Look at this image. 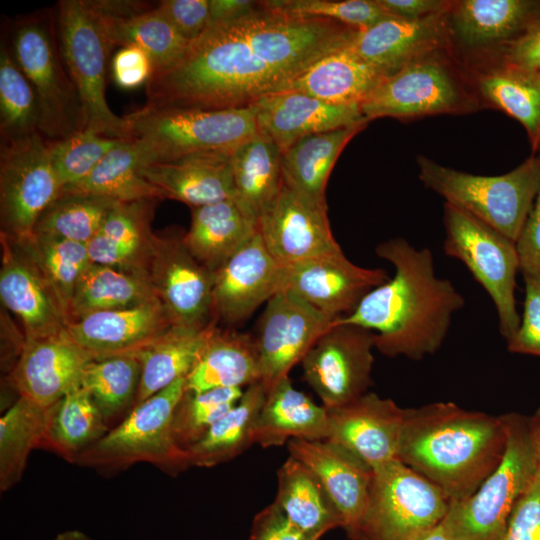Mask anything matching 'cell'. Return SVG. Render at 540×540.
Masks as SVG:
<instances>
[{
    "label": "cell",
    "instance_id": "obj_1",
    "mask_svg": "<svg viewBox=\"0 0 540 540\" xmlns=\"http://www.w3.org/2000/svg\"><path fill=\"white\" fill-rule=\"evenodd\" d=\"M359 30L258 6L208 26L172 67L152 74L144 107H245L283 90L323 57L351 44Z\"/></svg>",
    "mask_w": 540,
    "mask_h": 540
},
{
    "label": "cell",
    "instance_id": "obj_2",
    "mask_svg": "<svg viewBox=\"0 0 540 540\" xmlns=\"http://www.w3.org/2000/svg\"><path fill=\"white\" fill-rule=\"evenodd\" d=\"M375 252L394 266V276L367 293L350 315L334 322L373 331L375 348L388 357L421 360L434 354L453 315L464 307V297L450 280L436 276L428 248L392 238Z\"/></svg>",
    "mask_w": 540,
    "mask_h": 540
},
{
    "label": "cell",
    "instance_id": "obj_3",
    "mask_svg": "<svg viewBox=\"0 0 540 540\" xmlns=\"http://www.w3.org/2000/svg\"><path fill=\"white\" fill-rule=\"evenodd\" d=\"M505 414L435 402L404 408L398 459L437 486L450 502L470 497L500 463Z\"/></svg>",
    "mask_w": 540,
    "mask_h": 540
},
{
    "label": "cell",
    "instance_id": "obj_4",
    "mask_svg": "<svg viewBox=\"0 0 540 540\" xmlns=\"http://www.w3.org/2000/svg\"><path fill=\"white\" fill-rule=\"evenodd\" d=\"M127 140L141 165L202 152L232 151L258 133L250 106L223 109L142 107L128 115Z\"/></svg>",
    "mask_w": 540,
    "mask_h": 540
},
{
    "label": "cell",
    "instance_id": "obj_5",
    "mask_svg": "<svg viewBox=\"0 0 540 540\" xmlns=\"http://www.w3.org/2000/svg\"><path fill=\"white\" fill-rule=\"evenodd\" d=\"M424 186L516 242L540 189V157L498 176L474 175L418 156Z\"/></svg>",
    "mask_w": 540,
    "mask_h": 540
},
{
    "label": "cell",
    "instance_id": "obj_6",
    "mask_svg": "<svg viewBox=\"0 0 540 540\" xmlns=\"http://www.w3.org/2000/svg\"><path fill=\"white\" fill-rule=\"evenodd\" d=\"M479 108L471 76L451 46L427 54L386 77L360 104L369 122L376 118L409 119L465 114Z\"/></svg>",
    "mask_w": 540,
    "mask_h": 540
},
{
    "label": "cell",
    "instance_id": "obj_7",
    "mask_svg": "<svg viewBox=\"0 0 540 540\" xmlns=\"http://www.w3.org/2000/svg\"><path fill=\"white\" fill-rule=\"evenodd\" d=\"M507 443L498 466L467 499L450 502L445 521L456 540H499L538 470L530 417L505 414Z\"/></svg>",
    "mask_w": 540,
    "mask_h": 540
},
{
    "label": "cell",
    "instance_id": "obj_8",
    "mask_svg": "<svg viewBox=\"0 0 540 540\" xmlns=\"http://www.w3.org/2000/svg\"><path fill=\"white\" fill-rule=\"evenodd\" d=\"M185 390L186 377H182L133 407L74 463L107 472L138 462L151 463L170 474L187 469L186 449L178 443L173 428L174 413Z\"/></svg>",
    "mask_w": 540,
    "mask_h": 540
},
{
    "label": "cell",
    "instance_id": "obj_9",
    "mask_svg": "<svg viewBox=\"0 0 540 540\" xmlns=\"http://www.w3.org/2000/svg\"><path fill=\"white\" fill-rule=\"evenodd\" d=\"M449 505L442 490L395 459L373 469L365 510L346 533L350 540H417Z\"/></svg>",
    "mask_w": 540,
    "mask_h": 540
},
{
    "label": "cell",
    "instance_id": "obj_10",
    "mask_svg": "<svg viewBox=\"0 0 540 540\" xmlns=\"http://www.w3.org/2000/svg\"><path fill=\"white\" fill-rule=\"evenodd\" d=\"M59 49L76 89L83 127L102 135L127 140V121L112 112L105 96L110 45L101 24L86 0L58 4Z\"/></svg>",
    "mask_w": 540,
    "mask_h": 540
},
{
    "label": "cell",
    "instance_id": "obj_11",
    "mask_svg": "<svg viewBox=\"0 0 540 540\" xmlns=\"http://www.w3.org/2000/svg\"><path fill=\"white\" fill-rule=\"evenodd\" d=\"M444 251L461 261L488 293L497 311L499 330L508 342L520 319L516 307V275L520 271L515 241L471 214L444 204Z\"/></svg>",
    "mask_w": 540,
    "mask_h": 540
},
{
    "label": "cell",
    "instance_id": "obj_12",
    "mask_svg": "<svg viewBox=\"0 0 540 540\" xmlns=\"http://www.w3.org/2000/svg\"><path fill=\"white\" fill-rule=\"evenodd\" d=\"M0 156L1 234L33 235L45 210L61 195L48 141L40 132L2 142Z\"/></svg>",
    "mask_w": 540,
    "mask_h": 540
},
{
    "label": "cell",
    "instance_id": "obj_13",
    "mask_svg": "<svg viewBox=\"0 0 540 540\" xmlns=\"http://www.w3.org/2000/svg\"><path fill=\"white\" fill-rule=\"evenodd\" d=\"M52 30L43 20L21 22L14 30L11 53L37 96L39 132L55 141L83 129L80 101L60 63Z\"/></svg>",
    "mask_w": 540,
    "mask_h": 540
},
{
    "label": "cell",
    "instance_id": "obj_14",
    "mask_svg": "<svg viewBox=\"0 0 540 540\" xmlns=\"http://www.w3.org/2000/svg\"><path fill=\"white\" fill-rule=\"evenodd\" d=\"M135 269L143 273L174 325L204 328L213 321V272L191 254L183 235L154 234Z\"/></svg>",
    "mask_w": 540,
    "mask_h": 540
},
{
    "label": "cell",
    "instance_id": "obj_15",
    "mask_svg": "<svg viewBox=\"0 0 540 540\" xmlns=\"http://www.w3.org/2000/svg\"><path fill=\"white\" fill-rule=\"evenodd\" d=\"M375 333L354 324L335 323L301 361L303 377L326 409L348 404L372 385Z\"/></svg>",
    "mask_w": 540,
    "mask_h": 540
},
{
    "label": "cell",
    "instance_id": "obj_16",
    "mask_svg": "<svg viewBox=\"0 0 540 540\" xmlns=\"http://www.w3.org/2000/svg\"><path fill=\"white\" fill-rule=\"evenodd\" d=\"M334 321L289 291H279L266 302L254 338L260 382L267 391L288 377Z\"/></svg>",
    "mask_w": 540,
    "mask_h": 540
},
{
    "label": "cell",
    "instance_id": "obj_17",
    "mask_svg": "<svg viewBox=\"0 0 540 540\" xmlns=\"http://www.w3.org/2000/svg\"><path fill=\"white\" fill-rule=\"evenodd\" d=\"M389 279L381 268L352 263L342 250L282 266L281 291H289L332 320L350 315Z\"/></svg>",
    "mask_w": 540,
    "mask_h": 540
},
{
    "label": "cell",
    "instance_id": "obj_18",
    "mask_svg": "<svg viewBox=\"0 0 540 540\" xmlns=\"http://www.w3.org/2000/svg\"><path fill=\"white\" fill-rule=\"evenodd\" d=\"M258 233L281 266L342 250L332 234L327 205L285 182L259 216Z\"/></svg>",
    "mask_w": 540,
    "mask_h": 540
},
{
    "label": "cell",
    "instance_id": "obj_19",
    "mask_svg": "<svg viewBox=\"0 0 540 540\" xmlns=\"http://www.w3.org/2000/svg\"><path fill=\"white\" fill-rule=\"evenodd\" d=\"M540 22V0H458L447 14L456 54H498Z\"/></svg>",
    "mask_w": 540,
    "mask_h": 540
},
{
    "label": "cell",
    "instance_id": "obj_20",
    "mask_svg": "<svg viewBox=\"0 0 540 540\" xmlns=\"http://www.w3.org/2000/svg\"><path fill=\"white\" fill-rule=\"evenodd\" d=\"M0 297L22 322L24 339L60 335L68 324L37 263L19 240L1 234Z\"/></svg>",
    "mask_w": 540,
    "mask_h": 540
},
{
    "label": "cell",
    "instance_id": "obj_21",
    "mask_svg": "<svg viewBox=\"0 0 540 540\" xmlns=\"http://www.w3.org/2000/svg\"><path fill=\"white\" fill-rule=\"evenodd\" d=\"M281 272L257 232L213 273L212 318L227 323L247 319L281 291Z\"/></svg>",
    "mask_w": 540,
    "mask_h": 540
},
{
    "label": "cell",
    "instance_id": "obj_22",
    "mask_svg": "<svg viewBox=\"0 0 540 540\" xmlns=\"http://www.w3.org/2000/svg\"><path fill=\"white\" fill-rule=\"evenodd\" d=\"M327 411V440L348 449L373 469L398 459L404 408L392 399L367 392Z\"/></svg>",
    "mask_w": 540,
    "mask_h": 540
},
{
    "label": "cell",
    "instance_id": "obj_23",
    "mask_svg": "<svg viewBox=\"0 0 540 540\" xmlns=\"http://www.w3.org/2000/svg\"><path fill=\"white\" fill-rule=\"evenodd\" d=\"M93 357L64 333L41 339H24L11 372L20 397L48 408L80 386Z\"/></svg>",
    "mask_w": 540,
    "mask_h": 540
},
{
    "label": "cell",
    "instance_id": "obj_24",
    "mask_svg": "<svg viewBox=\"0 0 540 540\" xmlns=\"http://www.w3.org/2000/svg\"><path fill=\"white\" fill-rule=\"evenodd\" d=\"M175 326L157 299L87 314L68 323L65 334L93 359L133 354Z\"/></svg>",
    "mask_w": 540,
    "mask_h": 540
},
{
    "label": "cell",
    "instance_id": "obj_25",
    "mask_svg": "<svg viewBox=\"0 0 540 540\" xmlns=\"http://www.w3.org/2000/svg\"><path fill=\"white\" fill-rule=\"evenodd\" d=\"M248 106L254 111L258 133L283 152L306 136L369 122L359 104H330L291 90L265 95Z\"/></svg>",
    "mask_w": 540,
    "mask_h": 540
},
{
    "label": "cell",
    "instance_id": "obj_26",
    "mask_svg": "<svg viewBox=\"0 0 540 540\" xmlns=\"http://www.w3.org/2000/svg\"><path fill=\"white\" fill-rule=\"evenodd\" d=\"M110 43L137 46L153 64V73L174 66L185 54V39L157 6L135 1H89Z\"/></svg>",
    "mask_w": 540,
    "mask_h": 540
},
{
    "label": "cell",
    "instance_id": "obj_27",
    "mask_svg": "<svg viewBox=\"0 0 540 540\" xmlns=\"http://www.w3.org/2000/svg\"><path fill=\"white\" fill-rule=\"evenodd\" d=\"M287 448L318 477L344 521V530L351 529L365 510L373 468L330 440L292 439Z\"/></svg>",
    "mask_w": 540,
    "mask_h": 540
},
{
    "label": "cell",
    "instance_id": "obj_28",
    "mask_svg": "<svg viewBox=\"0 0 540 540\" xmlns=\"http://www.w3.org/2000/svg\"><path fill=\"white\" fill-rule=\"evenodd\" d=\"M447 14L421 20L386 18L359 30L349 47L388 77L427 54L451 46Z\"/></svg>",
    "mask_w": 540,
    "mask_h": 540
},
{
    "label": "cell",
    "instance_id": "obj_29",
    "mask_svg": "<svg viewBox=\"0 0 540 540\" xmlns=\"http://www.w3.org/2000/svg\"><path fill=\"white\" fill-rule=\"evenodd\" d=\"M231 151L202 152L140 166V174L164 198L190 208L235 198Z\"/></svg>",
    "mask_w": 540,
    "mask_h": 540
},
{
    "label": "cell",
    "instance_id": "obj_30",
    "mask_svg": "<svg viewBox=\"0 0 540 540\" xmlns=\"http://www.w3.org/2000/svg\"><path fill=\"white\" fill-rule=\"evenodd\" d=\"M328 437L327 409L295 388L289 376L267 391L255 421L253 444L269 448L292 439L318 441Z\"/></svg>",
    "mask_w": 540,
    "mask_h": 540
},
{
    "label": "cell",
    "instance_id": "obj_31",
    "mask_svg": "<svg viewBox=\"0 0 540 540\" xmlns=\"http://www.w3.org/2000/svg\"><path fill=\"white\" fill-rule=\"evenodd\" d=\"M260 381L255 338L247 333L222 330L213 323L186 376V391L199 393L220 387L247 388Z\"/></svg>",
    "mask_w": 540,
    "mask_h": 540
},
{
    "label": "cell",
    "instance_id": "obj_32",
    "mask_svg": "<svg viewBox=\"0 0 540 540\" xmlns=\"http://www.w3.org/2000/svg\"><path fill=\"white\" fill-rule=\"evenodd\" d=\"M257 232L258 219L231 198L191 208L183 240L191 254L214 273Z\"/></svg>",
    "mask_w": 540,
    "mask_h": 540
},
{
    "label": "cell",
    "instance_id": "obj_33",
    "mask_svg": "<svg viewBox=\"0 0 540 540\" xmlns=\"http://www.w3.org/2000/svg\"><path fill=\"white\" fill-rule=\"evenodd\" d=\"M385 78L348 45L320 59L281 91L301 92L330 104L360 105Z\"/></svg>",
    "mask_w": 540,
    "mask_h": 540
},
{
    "label": "cell",
    "instance_id": "obj_34",
    "mask_svg": "<svg viewBox=\"0 0 540 540\" xmlns=\"http://www.w3.org/2000/svg\"><path fill=\"white\" fill-rule=\"evenodd\" d=\"M155 201L116 202L87 243L90 262L135 269L154 235L150 223Z\"/></svg>",
    "mask_w": 540,
    "mask_h": 540
},
{
    "label": "cell",
    "instance_id": "obj_35",
    "mask_svg": "<svg viewBox=\"0 0 540 540\" xmlns=\"http://www.w3.org/2000/svg\"><path fill=\"white\" fill-rule=\"evenodd\" d=\"M303 532L320 539L344 521L324 486L306 465L289 456L277 470L274 501Z\"/></svg>",
    "mask_w": 540,
    "mask_h": 540
},
{
    "label": "cell",
    "instance_id": "obj_36",
    "mask_svg": "<svg viewBox=\"0 0 540 540\" xmlns=\"http://www.w3.org/2000/svg\"><path fill=\"white\" fill-rule=\"evenodd\" d=\"M213 323L204 328L172 326L132 354L141 367L133 407L188 375Z\"/></svg>",
    "mask_w": 540,
    "mask_h": 540
},
{
    "label": "cell",
    "instance_id": "obj_37",
    "mask_svg": "<svg viewBox=\"0 0 540 540\" xmlns=\"http://www.w3.org/2000/svg\"><path fill=\"white\" fill-rule=\"evenodd\" d=\"M369 122L301 138L282 154L284 182L309 198L326 204L330 173L347 143Z\"/></svg>",
    "mask_w": 540,
    "mask_h": 540
},
{
    "label": "cell",
    "instance_id": "obj_38",
    "mask_svg": "<svg viewBox=\"0 0 540 540\" xmlns=\"http://www.w3.org/2000/svg\"><path fill=\"white\" fill-rule=\"evenodd\" d=\"M283 151L257 133L230 153L235 200L257 219L281 190Z\"/></svg>",
    "mask_w": 540,
    "mask_h": 540
},
{
    "label": "cell",
    "instance_id": "obj_39",
    "mask_svg": "<svg viewBox=\"0 0 540 540\" xmlns=\"http://www.w3.org/2000/svg\"><path fill=\"white\" fill-rule=\"evenodd\" d=\"M471 79L479 98L520 122L533 151L540 149V73L489 64Z\"/></svg>",
    "mask_w": 540,
    "mask_h": 540
},
{
    "label": "cell",
    "instance_id": "obj_40",
    "mask_svg": "<svg viewBox=\"0 0 540 540\" xmlns=\"http://www.w3.org/2000/svg\"><path fill=\"white\" fill-rule=\"evenodd\" d=\"M109 430L90 394L78 386L48 408L40 448L49 449L74 463Z\"/></svg>",
    "mask_w": 540,
    "mask_h": 540
},
{
    "label": "cell",
    "instance_id": "obj_41",
    "mask_svg": "<svg viewBox=\"0 0 540 540\" xmlns=\"http://www.w3.org/2000/svg\"><path fill=\"white\" fill-rule=\"evenodd\" d=\"M267 390L248 386L238 403L195 443L186 447L189 467H212L235 458L253 445V430Z\"/></svg>",
    "mask_w": 540,
    "mask_h": 540
},
{
    "label": "cell",
    "instance_id": "obj_42",
    "mask_svg": "<svg viewBox=\"0 0 540 540\" xmlns=\"http://www.w3.org/2000/svg\"><path fill=\"white\" fill-rule=\"evenodd\" d=\"M155 298L139 270L90 262L77 282L70 322L90 313L136 306Z\"/></svg>",
    "mask_w": 540,
    "mask_h": 540
},
{
    "label": "cell",
    "instance_id": "obj_43",
    "mask_svg": "<svg viewBox=\"0 0 540 540\" xmlns=\"http://www.w3.org/2000/svg\"><path fill=\"white\" fill-rule=\"evenodd\" d=\"M141 160L134 143L122 140L82 180L61 193L100 196L119 202L164 199L162 193L140 174Z\"/></svg>",
    "mask_w": 540,
    "mask_h": 540
},
{
    "label": "cell",
    "instance_id": "obj_44",
    "mask_svg": "<svg viewBox=\"0 0 540 540\" xmlns=\"http://www.w3.org/2000/svg\"><path fill=\"white\" fill-rule=\"evenodd\" d=\"M48 408L19 396L1 416V491L10 489L21 480L31 451L41 447Z\"/></svg>",
    "mask_w": 540,
    "mask_h": 540
},
{
    "label": "cell",
    "instance_id": "obj_45",
    "mask_svg": "<svg viewBox=\"0 0 540 540\" xmlns=\"http://www.w3.org/2000/svg\"><path fill=\"white\" fill-rule=\"evenodd\" d=\"M140 375V363L132 354L94 359L85 367L80 386L90 394L108 424L131 411Z\"/></svg>",
    "mask_w": 540,
    "mask_h": 540
},
{
    "label": "cell",
    "instance_id": "obj_46",
    "mask_svg": "<svg viewBox=\"0 0 540 540\" xmlns=\"http://www.w3.org/2000/svg\"><path fill=\"white\" fill-rule=\"evenodd\" d=\"M16 240L37 263L69 323L77 282L90 263L87 244L35 234Z\"/></svg>",
    "mask_w": 540,
    "mask_h": 540
},
{
    "label": "cell",
    "instance_id": "obj_47",
    "mask_svg": "<svg viewBox=\"0 0 540 540\" xmlns=\"http://www.w3.org/2000/svg\"><path fill=\"white\" fill-rule=\"evenodd\" d=\"M116 202L80 193H61L38 220L35 235L87 244Z\"/></svg>",
    "mask_w": 540,
    "mask_h": 540
},
{
    "label": "cell",
    "instance_id": "obj_48",
    "mask_svg": "<svg viewBox=\"0 0 540 540\" xmlns=\"http://www.w3.org/2000/svg\"><path fill=\"white\" fill-rule=\"evenodd\" d=\"M40 110L29 80L16 63L11 50L0 53V127L2 142L39 132Z\"/></svg>",
    "mask_w": 540,
    "mask_h": 540
},
{
    "label": "cell",
    "instance_id": "obj_49",
    "mask_svg": "<svg viewBox=\"0 0 540 540\" xmlns=\"http://www.w3.org/2000/svg\"><path fill=\"white\" fill-rule=\"evenodd\" d=\"M242 388L220 387L195 393L186 391L180 399L173 428L180 446L197 442L208 429L228 413L243 395Z\"/></svg>",
    "mask_w": 540,
    "mask_h": 540
},
{
    "label": "cell",
    "instance_id": "obj_50",
    "mask_svg": "<svg viewBox=\"0 0 540 540\" xmlns=\"http://www.w3.org/2000/svg\"><path fill=\"white\" fill-rule=\"evenodd\" d=\"M121 141L88 128L48 141L52 164L62 190L85 178Z\"/></svg>",
    "mask_w": 540,
    "mask_h": 540
},
{
    "label": "cell",
    "instance_id": "obj_51",
    "mask_svg": "<svg viewBox=\"0 0 540 540\" xmlns=\"http://www.w3.org/2000/svg\"><path fill=\"white\" fill-rule=\"evenodd\" d=\"M268 9L304 18H323L362 31L389 17L378 0H265Z\"/></svg>",
    "mask_w": 540,
    "mask_h": 540
},
{
    "label": "cell",
    "instance_id": "obj_52",
    "mask_svg": "<svg viewBox=\"0 0 540 540\" xmlns=\"http://www.w3.org/2000/svg\"><path fill=\"white\" fill-rule=\"evenodd\" d=\"M525 300L516 334L507 342L512 353L540 357V280L524 277Z\"/></svg>",
    "mask_w": 540,
    "mask_h": 540
},
{
    "label": "cell",
    "instance_id": "obj_53",
    "mask_svg": "<svg viewBox=\"0 0 540 540\" xmlns=\"http://www.w3.org/2000/svg\"><path fill=\"white\" fill-rule=\"evenodd\" d=\"M499 540H540V479L516 503Z\"/></svg>",
    "mask_w": 540,
    "mask_h": 540
},
{
    "label": "cell",
    "instance_id": "obj_54",
    "mask_svg": "<svg viewBox=\"0 0 540 540\" xmlns=\"http://www.w3.org/2000/svg\"><path fill=\"white\" fill-rule=\"evenodd\" d=\"M157 7L190 42L198 38L208 26L209 0H163Z\"/></svg>",
    "mask_w": 540,
    "mask_h": 540
},
{
    "label": "cell",
    "instance_id": "obj_55",
    "mask_svg": "<svg viewBox=\"0 0 540 540\" xmlns=\"http://www.w3.org/2000/svg\"><path fill=\"white\" fill-rule=\"evenodd\" d=\"M115 84L123 89H134L147 84L153 74V64L148 54L137 46L121 47L111 62Z\"/></svg>",
    "mask_w": 540,
    "mask_h": 540
},
{
    "label": "cell",
    "instance_id": "obj_56",
    "mask_svg": "<svg viewBox=\"0 0 540 540\" xmlns=\"http://www.w3.org/2000/svg\"><path fill=\"white\" fill-rule=\"evenodd\" d=\"M249 540H319L296 527L275 503L258 512Z\"/></svg>",
    "mask_w": 540,
    "mask_h": 540
},
{
    "label": "cell",
    "instance_id": "obj_57",
    "mask_svg": "<svg viewBox=\"0 0 540 540\" xmlns=\"http://www.w3.org/2000/svg\"><path fill=\"white\" fill-rule=\"evenodd\" d=\"M515 243L523 276L540 280V189Z\"/></svg>",
    "mask_w": 540,
    "mask_h": 540
},
{
    "label": "cell",
    "instance_id": "obj_58",
    "mask_svg": "<svg viewBox=\"0 0 540 540\" xmlns=\"http://www.w3.org/2000/svg\"><path fill=\"white\" fill-rule=\"evenodd\" d=\"M527 72L540 73V22L524 36L507 46L496 63Z\"/></svg>",
    "mask_w": 540,
    "mask_h": 540
},
{
    "label": "cell",
    "instance_id": "obj_59",
    "mask_svg": "<svg viewBox=\"0 0 540 540\" xmlns=\"http://www.w3.org/2000/svg\"><path fill=\"white\" fill-rule=\"evenodd\" d=\"M391 16L405 20H421L449 12L453 1L449 0H378Z\"/></svg>",
    "mask_w": 540,
    "mask_h": 540
},
{
    "label": "cell",
    "instance_id": "obj_60",
    "mask_svg": "<svg viewBox=\"0 0 540 540\" xmlns=\"http://www.w3.org/2000/svg\"><path fill=\"white\" fill-rule=\"evenodd\" d=\"M257 6L258 1L251 0H209L208 26L239 18Z\"/></svg>",
    "mask_w": 540,
    "mask_h": 540
},
{
    "label": "cell",
    "instance_id": "obj_61",
    "mask_svg": "<svg viewBox=\"0 0 540 540\" xmlns=\"http://www.w3.org/2000/svg\"><path fill=\"white\" fill-rule=\"evenodd\" d=\"M417 540H456L445 518L422 534Z\"/></svg>",
    "mask_w": 540,
    "mask_h": 540
},
{
    "label": "cell",
    "instance_id": "obj_62",
    "mask_svg": "<svg viewBox=\"0 0 540 540\" xmlns=\"http://www.w3.org/2000/svg\"><path fill=\"white\" fill-rule=\"evenodd\" d=\"M530 421L536 443L538 457V470L536 478L540 479V408L535 412L534 415L530 416Z\"/></svg>",
    "mask_w": 540,
    "mask_h": 540
},
{
    "label": "cell",
    "instance_id": "obj_63",
    "mask_svg": "<svg viewBox=\"0 0 540 540\" xmlns=\"http://www.w3.org/2000/svg\"><path fill=\"white\" fill-rule=\"evenodd\" d=\"M53 540H93L79 530H66L56 535Z\"/></svg>",
    "mask_w": 540,
    "mask_h": 540
}]
</instances>
